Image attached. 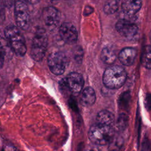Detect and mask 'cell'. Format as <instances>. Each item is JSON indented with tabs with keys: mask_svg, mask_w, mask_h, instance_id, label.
<instances>
[{
	"mask_svg": "<svg viewBox=\"0 0 151 151\" xmlns=\"http://www.w3.org/2000/svg\"><path fill=\"white\" fill-rule=\"evenodd\" d=\"M41 17L45 26L51 31L59 25L61 20V12L57 8L50 6L43 9Z\"/></svg>",
	"mask_w": 151,
	"mask_h": 151,
	"instance_id": "ba28073f",
	"label": "cell"
},
{
	"mask_svg": "<svg viewBox=\"0 0 151 151\" xmlns=\"http://www.w3.org/2000/svg\"><path fill=\"white\" fill-rule=\"evenodd\" d=\"M88 136L93 143L98 145H106L112 142L114 130L110 126L96 123L91 126Z\"/></svg>",
	"mask_w": 151,
	"mask_h": 151,
	"instance_id": "3957f363",
	"label": "cell"
},
{
	"mask_svg": "<svg viewBox=\"0 0 151 151\" xmlns=\"http://www.w3.org/2000/svg\"><path fill=\"white\" fill-rule=\"evenodd\" d=\"M14 16L17 25L22 30L29 28L31 17L28 5L22 1H16L14 5Z\"/></svg>",
	"mask_w": 151,
	"mask_h": 151,
	"instance_id": "8992f818",
	"label": "cell"
},
{
	"mask_svg": "<svg viewBox=\"0 0 151 151\" xmlns=\"http://www.w3.org/2000/svg\"><path fill=\"white\" fill-rule=\"evenodd\" d=\"M141 63L143 67L147 69H151V46H146L141 55Z\"/></svg>",
	"mask_w": 151,
	"mask_h": 151,
	"instance_id": "2e32d148",
	"label": "cell"
},
{
	"mask_svg": "<svg viewBox=\"0 0 151 151\" xmlns=\"http://www.w3.org/2000/svg\"><path fill=\"white\" fill-rule=\"evenodd\" d=\"M59 35L64 42L74 44L78 38V32L76 27L70 22H64L59 28Z\"/></svg>",
	"mask_w": 151,
	"mask_h": 151,
	"instance_id": "30bf717a",
	"label": "cell"
},
{
	"mask_svg": "<svg viewBox=\"0 0 151 151\" xmlns=\"http://www.w3.org/2000/svg\"><path fill=\"white\" fill-rule=\"evenodd\" d=\"M84 84L82 75L78 73L73 72L61 80L60 88L64 90V92L69 91L72 94L77 96L82 91Z\"/></svg>",
	"mask_w": 151,
	"mask_h": 151,
	"instance_id": "5b68a950",
	"label": "cell"
},
{
	"mask_svg": "<svg viewBox=\"0 0 151 151\" xmlns=\"http://www.w3.org/2000/svg\"><path fill=\"white\" fill-rule=\"evenodd\" d=\"M150 42H151V31H150Z\"/></svg>",
	"mask_w": 151,
	"mask_h": 151,
	"instance_id": "cb8c5ba5",
	"label": "cell"
},
{
	"mask_svg": "<svg viewBox=\"0 0 151 151\" xmlns=\"http://www.w3.org/2000/svg\"><path fill=\"white\" fill-rule=\"evenodd\" d=\"M120 0H107L104 5L103 11L107 15L113 14L117 11Z\"/></svg>",
	"mask_w": 151,
	"mask_h": 151,
	"instance_id": "e0dca14e",
	"label": "cell"
},
{
	"mask_svg": "<svg viewBox=\"0 0 151 151\" xmlns=\"http://www.w3.org/2000/svg\"><path fill=\"white\" fill-rule=\"evenodd\" d=\"M67 64V57L62 52H52L48 57V67L55 75L59 76L63 74L65 70Z\"/></svg>",
	"mask_w": 151,
	"mask_h": 151,
	"instance_id": "52a82bcc",
	"label": "cell"
},
{
	"mask_svg": "<svg viewBox=\"0 0 151 151\" xmlns=\"http://www.w3.org/2000/svg\"><path fill=\"white\" fill-rule=\"evenodd\" d=\"M127 74L125 70L117 65L111 66L106 69L103 77L104 86L110 89L121 87L126 81Z\"/></svg>",
	"mask_w": 151,
	"mask_h": 151,
	"instance_id": "7a4b0ae2",
	"label": "cell"
},
{
	"mask_svg": "<svg viewBox=\"0 0 151 151\" xmlns=\"http://www.w3.org/2000/svg\"><path fill=\"white\" fill-rule=\"evenodd\" d=\"M116 29L122 37L130 40L136 36L138 32L137 25L124 19H120L117 22Z\"/></svg>",
	"mask_w": 151,
	"mask_h": 151,
	"instance_id": "9c48e42d",
	"label": "cell"
},
{
	"mask_svg": "<svg viewBox=\"0 0 151 151\" xmlns=\"http://www.w3.org/2000/svg\"><path fill=\"white\" fill-rule=\"evenodd\" d=\"M128 123V117L125 114H121L119 115L116 123V127L119 130H123L127 126Z\"/></svg>",
	"mask_w": 151,
	"mask_h": 151,
	"instance_id": "ac0fdd59",
	"label": "cell"
},
{
	"mask_svg": "<svg viewBox=\"0 0 151 151\" xmlns=\"http://www.w3.org/2000/svg\"><path fill=\"white\" fill-rule=\"evenodd\" d=\"M6 5L4 0H0V23L4 22L5 19Z\"/></svg>",
	"mask_w": 151,
	"mask_h": 151,
	"instance_id": "d6986e66",
	"label": "cell"
},
{
	"mask_svg": "<svg viewBox=\"0 0 151 151\" xmlns=\"http://www.w3.org/2000/svg\"><path fill=\"white\" fill-rule=\"evenodd\" d=\"M145 106L147 110H151V94L146 95L145 100Z\"/></svg>",
	"mask_w": 151,
	"mask_h": 151,
	"instance_id": "44dd1931",
	"label": "cell"
},
{
	"mask_svg": "<svg viewBox=\"0 0 151 151\" xmlns=\"http://www.w3.org/2000/svg\"><path fill=\"white\" fill-rule=\"evenodd\" d=\"M20 29L17 26L9 25L4 29V35L14 53L21 57L25 54L27 46Z\"/></svg>",
	"mask_w": 151,
	"mask_h": 151,
	"instance_id": "6da1fadb",
	"label": "cell"
},
{
	"mask_svg": "<svg viewBox=\"0 0 151 151\" xmlns=\"http://www.w3.org/2000/svg\"><path fill=\"white\" fill-rule=\"evenodd\" d=\"M5 2V5L6 8H11L13 6H14L16 0H4Z\"/></svg>",
	"mask_w": 151,
	"mask_h": 151,
	"instance_id": "7402d4cb",
	"label": "cell"
},
{
	"mask_svg": "<svg viewBox=\"0 0 151 151\" xmlns=\"http://www.w3.org/2000/svg\"><path fill=\"white\" fill-rule=\"evenodd\" d=\"M41 0H25V2H27V3L29 4H32V5H35L38 4Z\"/></svg>",
	"mask_w": 151,
	"mask_h": 151,
	"instance_id": "603a6c76",
	"label": "cell"
},
{
	"mask_svg": "<svg viewBox=\"0 0 151 151\" xmlns=\"http://www.w3.org/2000/svg\"><path fill=\"white\" fill-rule=\"evenodd\" d=\"M48 45V37L45 30L38 28L35 31L32 38L30 54L33 60L40 61L44 58Z\"/></svg>",
	"mask_w": 151,
	"mask_h": 151,
	"instance_id": "277c9868",
	"label": "cell"
},
{
	"mask_svg": "<svg viewBox=\"0 0 151 151\" xmlns=\"http://www.w3.org/2000/svg\"><path fill=\"white\" fill-rule=\"evenodd\" d=\"M137 51L132 47H126L123 48L119 54V60L122 64L129 66L132 65L136 57Z\"/></svg>",
	"mask_w": 151,
	"mask_h": 151,
	"instance_id": "7c38bea8",
	"label": "cell"
},
{
	"mask_svg": "<svg viewBox=\"0 0 151 151\" xmlns=\"http://www.w3.org/2000/svg\"><path fill=\"white\" fill-rule=\"evenodd\" d=\"M5 51L4 50V48L0 41V68L3 66L4 63V59H5Z\"/></svg>",
	"mask_w": 151,
	"mask_h": 151,
	"instance_id": "ffe728a7",
	"label": "cell"
},
{
	"mask_svg": "<svg viewBox=\"0 0 151 151\" xmlns=\"http://www.w3.org/2000/svg\"><path fill=\"white\" fill-rule=\"evenodd\" d=\"M142 0H122V9L127 15H133L141 8Z\"/></svg>",
	"mask_w": 151,
	"mask_h": 151,
	"instance_id": "8fae6325",
	"label": "cell"
},
{
	"mask_svg": "<svg viewBox=\"0 0 151 151\" xmlns=\"http://www.w3.org/2000/svg\"><path fill=\"white\" fill-rule=\"evenodd\" d=\"M100 57L103 63L110 65L116 61L117 55L113 48L108 46L103 48Z\"/></svg>",
	"mask_w": 151,
	"mask_h": 151,
	"instance_id": "9a60e30c",
	"label": "cell"
},
{
	"mask_svg": "<svg viewBox=\"0 0 151 151\" xmlns=\"http://www.w3.org/2000/svg\"><path fill=\"white\" fill-rule=\"evenodd\" d=\"M96 98V93L94 89L91 87H87L81 91L80 103L85 107L91 106L94 103Z\"/></svg>",
	"mask_w": 151,
	"mask_h": 151,
	"instance_id": "4fadbf2b",
	"label": "cell"
},
{
	"mask_svg": "<svg viewBox=\"0 0 151 151\" xmlns=\"http://www.w3.org/2000/svg\"><path fill=\"white\" fill-rule=\"evenodd\" d=\"M114 116L113 114L106 110H103L99 112L96 117L97 123L106 126H111L114 122Z\"/></svg>",
	"mask_w": 151,
	"mask_h": 151,
	"instance_id": "5bb4252c",
	"label": "cell"
}]
</instances>
